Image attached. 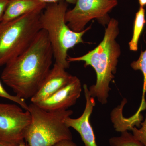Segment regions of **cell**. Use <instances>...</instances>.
I'll return each mask as SVG.
<instances>
[{"mask_svg":"<svg viewBox=\"0 0 146 146\" xmlns=\"http://www.w3.org/2000/svg\"><path fill=\"white\" fill-rule=\"evenodd\" d=\"M53 53L46 32L41 29L23 53L5 65L2 80L21 98H31L51 69Z\"/></svg>","mask_w":146,"mask_h":146,"instance_id":"6da1fadb","label":"cell"},{"mask_svg":"<svg viewBox=\"0 0 146 146\" xmlns=\"http://www.w3.org/2000/svg\"><path fill=\"white\" fill-rule=\"evenodd\" d=\"M119 22L111 18L105 31L102 42L94 50L78 57H68L69 63L82 61L85 67L91 66L96 74V82L89 88L90 95L102 104L107 103L110 82L115 78L119 58L120 45L116 38L119 34Z\"/></svg>","mask_w":146,"mask_h":146,"instance_id":"7a4b0ae2","label":"cell"},{"mask_svg":"<svg viewBox=\"0 0 146 146\" xmlns=\"http://www.w3.org/2000/svg\"><path fill=\"white\" fill-rule=\"evenodd\" d=\"M68 3L65 1L47 4L40 16L41 29L46 32L56 64L65 69L70 66L68 61V50L76 45L84 43L82 37L91 26L79 32L68 26L65 21Z\"/></svg>","mask_w":146,"mask_h":146,"instance_id":"3957f363","label":"cell"},{"mask_svg":"<svg viewBox=\"0 0 146 146\" xmlns=\"http://www.w3.org/2000/svg\"><path fill=\"white\" fill-rule=\"evenodd\" d=\"M31 117L25 140L29 146H53L64 140H72V135L65 120L73 114L70 110L48 111L35 104L29 105Z\"/></svg>","mask_w":146,"mask_h":146,"instance_id":"277c9868","label":"cell"},{"mask_svg":"<svg viewBox=\"0 0 146 146\" xmlns=\"http://www.w3.org/2000/svg\"><path fill=\"white\" fill-rule=\"evenodd\" d=\"M42 11L0 23V67L21 55L31 45L42 29L40 18Z\"/></svg>","mask_w":146,"mask_h":146,"instance_id":"5b68a950","label":"cell"},{"mask_svg":"<svg viewBox=\"0 0 146 146\" xmlns=\"http://www.w3.org/2000/svg\"><path fill=\"white\" fill-rule=\"evenodd\" d=\"M31 121L29 112L20 106L0 103V143L16 146L25 142Z\"/></svg>","mask_w":146,"mask_h":146,"instance_id":"8992f818","label":"cell"},{"mask_svg":"<svg viewBox=\"0 0 146 146\" xmlns=\"http://www.w3.org/2000/svg\"><path fill=\"white\" fill-rule=\"evenodd\" d=\"M74 7L67 11L65 21L71 30L79 32L96 19L103 25L110 21L108 13L118 5L117 0H77Z\"/></svg>","mask_w":146,"mask_h":146,"instance_id":"52a82bcc","label":"cell"},{"mask_svg":"<svg viewBox=\"0 0 146 146\" xmlns=\"http://www.w3.org/2000/svg\"><path fill=\"white\" fill-rule=\"evenodd\" d=\"M82 91L81 81L77 77L74 76L68 84L48 98L36 104L48 111L67 110L75 104Z\"/></svg>","mask_w":146,"mask_h":146,"instance_id":"ba28073f","label":"cell"},{"mask_svg":"<svg viewBox=\"0 0 146 146\" xmlns=\"http://www.w3.org/2000/svg\"><path fill=\"white\" fill-rule=\"evenodd\" d=\"M86 100L85 108L79 117L73 119L68 117L65 122L68 127L76 131L80 135L85 146H98L93 128L90 122V116L96 105L95 98L89 93V88L86 84L83 86Z\"/></svg>","mask_w":146,"mask_h":146,"instance_id":"9c48e42d","label":"cell"},{"mask_svg":"<svg viewBox=\"0 0 146 146\" xmlns=\"http://www.w3.org/2000/svg\"><path fill=\"white\" fill-rule=\"evenodd\" d=\"M66 70L55 63L38 91L31 98V102L36 104L46 100L70 82L74 76Z\"/></svg>","mask_w":146,"mask_h":146,"instance_id":"30bf717a","label":"cell"},{"mask_svg":"<svg viewBox=\"0 0 146 146\" xmlns=\"http://www.w3.org/2000/svg\"><path fill=\"white\" fill-rule=\"evenodd\" d=\"M46 5L39 0H9L2 22H8L31 12L42 11Z\"/></svg>","mask_w":146,"mask_h":146,"instance_id":"8fae6325","label":"cell"},{"mask_svg":"<svg viewBox=\"0 0 146 146\" xmlns=\"http://www.w3.org/2000/svg\"><path fill=\"white\" fill-rule=\"evenodd\" d=\"M146 23L145 9L140 7L139 10L136 13L132 37L129 43V48L131 51L133 52L138 51V42Z\"/></svg>","mask_w":146,"mask_h":146,"instance_id":"7c38bea8","label":"cell"},{"mask_svg":"<svg viewBox=\"0 0 146 146\" xmlns=\"http://www.w3.org/2000/svg\"><path fill=\"white\" fill-rule=\"evenodd\" d=\"M131 67L134 70H140L143 77V95L140 107L146 108L145 94L146 92V50L141 52L138 60L133 61L130 65Z\"/></svg>","mask_w":146,"mask_h":146,"instance_id":"4fadbf2b","label":"cell"},{"mask_svg":"<svg viewBox=\"0 0 146 146\" xmlns=\"http://www.w3.org/2000/svg\"><path fill=\"white\" fill-rule=\"evenodd\" d=\"M109 144L110 146H144L127 131L122 132L120 136L110 138Z\"/></svg>","mask_w":146,"mask_h":146,"instance_id":"5bb4252c","label":"cell"},{"mask_svg":"<svg viewBox=\"0 0 146 146\" xmlns=\"http://www.w3.org/2000/svg\"><path fill=\"white\" fill-rule=\"evenodd\" d=\"M0 97L9 100L14 102L16 104L20 106L22 108L25 110H28L29 109V105L24 99L19 98L17 96L11 95L5 89L3 86L1 82L0 81Z\"/></svg>","mask_w":146,"mask_h":146,"instance_id":"9a60e30c","label":"cell"},{"mask_svg":"<svg viewBox=\"0 0 146 146\" xmlns=\"http://www.w3.org/2000/svg\"><path fill=\"white\" fill-rule=\"evenodd\" d=\"M141 125L139 129L133 127L131 128V131L134 138L140 141L144 146H146V115L144 121L141 123Z\"/></svg>","mask_w":146,"mask_h":146,"instance_id":"2e32d148","label":"cell"},{"mask_svg":"<svg viewBox=\"0 0 146 146\" xmlns=\"http://www.w3.org/2000/svg\"><path fill=\"white\" fill-rule=\"evenodd\" d=\"M9 0H0V23L2 21Z\"/></svg>","mask_w":146,"mask_h":146,"instance_id":"e0dca14e","label":"cell"},{"mask_svg":"<svg viewBox=\"0 0 146 146\" xmlns=\"http://www.w3.org/2000/svg\"><path fill=\"white\" fill-rule=\"evenodd\" d=\"M53 146H78L72 140H64L56 143Z\"/></svg>","mask_w":146,"mask_h":146,"instance_id":"ac0fdd59","label":"cell"},{"mask_svg":"<svg viewBox=\"0 0 146 146\" xmlns=\"http://www.w3.org/2000/svg\"><path fill=\"white\" fill-rule=\"evenodd\" d=\"M39 1L47 4L58 2L60 1H65L68 3L75 4L77 0H39Z\"/></svg>","mask_w":146,"mask_h":146,"instance_id":"d6986e66","label":"cell"},{"mask_svg":"<svg viewBox=\"0 0 146 146\" xmlns=\"http://www.w3.org/2000/svg\"><path fill=\"white\" fill-rule=\"evenodd\" d=\"M141 7H144L146 5V0H138Z\"/></svg>","mask_w":146,"mask_h":146,"instance_id":"ffe728a7","label":"cell"},{"mask_svg":"<svg viewBox=\"0 0 146 146\" xmlns=\"http://www.w3.org/2000/svg\"><path fill=\"white\" fill-rule=\"evenodd\" d=\"M16 146H29L25 142H23V143H21L19 144L18 145Z\"/></svg>","mask_w":146,"mask_h":146,"instance_id":"44dd1931","label":"cell"},{"mask_svg":"<svg viewBox=\"0 0 146 146\" xmlns=\"http://www.w3.org/2000/svg\"><path fill=\"white\" fill-rule=\"evenodd\" d=\"M0 146H5L4 145H3V144L0 143Z\"/></svg>","mask_w":146,"mask_h":146,"instance_id":"7402d4cb","label":"cell"}]
</instances>
